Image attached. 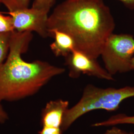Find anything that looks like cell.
Wrapping results in <instances>:
<instances>
[{
  "mask_svg": "<svg viewBox=\"0 0 134 134\" xmlns=\"http://www.w3.org/2000/svg\"><path fill=\"white\" fill-rule=\"evenodd\" d=\"M115 27L103 0H66L54 9L47 21L50 34L54 30L66 33L74 40L76 49L96 59Z\"/></svg>",
  "mask_w": 134,
  "mask_h": 134,
  "instance_id": "cell-1",
  "label": "cell"
},
{
  "mask_svg": "<svg viewBox=\"0 0 134 134\" xmlns=\"http://www.w3.org/2000/svg\"><path fill=\"white\" fill-rule=\"evenodd\" d=\"M33 38L31 32L12 33L10 51L0 67V102L19 100L38 92L54 77L65 69L40 60L29 62L25 53Z\"/></svg>",
  "mask_w": 134,
  "mask_h": 134,
  "instance_id": "cell-2",
  "label": "cell"
},
{
  "mask_svg": "<svg viewBox=\"0 0 134 134\" xmlns=\"http://www.w3.org/2000/svg\"><path fill=\"white\" fill-rule=\"evenodd\" d=\"M133 97L134 86L102 88L88 85L85 87L80 100L66 111L63 119V131H66L76 120L87 113L96 110L115 111L123 101Z\"/></svg>",
  "mask_w": 134,
  "mask_h": 134,
  "instance_id": "cell-3",
  "label": "cell"
},
{
  "mask_svg": "<svg viewBox=\"0 0 134 134\" xmlns=\"http://www.w3.org/2000/svg\"><path fill=\"white\" fill-rule=\"evenodd\" d=\"M100 56L105 69L112 76L132 71L134 36L129 34H111L106 41Z\"/></svg>",
  "mask_w": 134,
  "mask_h": 134,
  "instance_id": "cell-4",
  "label": "cell"
},
{
  "mask_svg": "<svg viewBox=\"0 0 134 134\" xmlns=\"http://www.w3.org/2000/svg\"><path fill=\"white\" fill-rule=\"evenodd\" d=\"M48 13L32 7L9 12L15 31H34L44 38L51 37L47 27Z\"/></svg>",
  "mask_w": 134,
  "mask_h": 134,
  "instance_id": "cell-5",
  "label": "cell"
},
{
  "mask_svg": "<svg viewBox=\"0 0 134 134\" xmlns=\"http://www.w3.org/2000/svg\"><path fill=\"white\" fill-rule=\"evenodd\" d=\"M65 59L69 69V76L72 79L86 75L102 80H114L113 76L101 67L96 59L77 49H75Z\"/></svg>",
  "mask_w": 134,
  "mask_h": 134,
  "instance_id": "cell-6",
  "label": "cell"
},
{
  "mask_svg": "<svg viewBox=\"0 0 134 134\" xmlns=\"http://www.w3.org/2000/svg\"><path fill=\"white\" fill-rule=\"evenodd\" d=\"M69 108L68 101L59 99L48 102L41 111L42 128L37 134H63V119Z\"/></svg>",
  "mask_w": 134,
  "mask_h": 134,
  "instance_id": "cell-7",
  "label": "cell"
},
{
  "mask_svg": "<svg viewBox=\"0 0 134 134\" xmlns=\"http://www.w3.org/2000/svg\"><path fill=\"white\" fill-rule=\"evenodd\" d=\"M51 35L54 41L50 44V47L56 56L66 58L76 49L74 41L69 34L54 30L51 32Z\"/></svg>",
  "mask_w": 134,
  "mask_h": 134,
  "instance_id": "cell-8",
  "label": "cell"
},
{
  "mask_svg": "<svg viewBox=\"0 0 134 134\" xmlns=\"http://www.w3.org/2000/svg\"><path fill=\"white\" fill-rule=\"evenodd\" d=\"M134 125V115L128 116L125 114H118L110 117L108 119L96 122L92 125L93 127L114 126L117 125Z\"/></svg>",
  "mask_w": 134,
  "mask_h": 134,
  "instance_id": "cell-9",
  "label": "cell"
},
{
  "mask_svg": "<svg viewBox=\"0 0 134 134\" xmlns=\"http://www.w3.org/2000/svg\"><path fill=\"white\" fill-rule=\"evenodd\" d=\"M12 32H0V67L5 62L9 53Z\"/></svg>",
  "mask_w": 134,
  "mask_h": 134,
  "instance_id": "cell-10",
  "label": "cell"
},
{
  "mask_svg": "<svg viewBox=\"0 0 134 134\" xmlns=\"http://www.w3.org/2000/svg\"><path fill=\"white\" fill-rule=\"evenodd\" d=\"M0 3L12 12L29 8L30 0H0Z\"/></svg>",
  "mask_w": 134,
  "mask_h": 134,
  "instance_id": "cell-11",
  "label": "cell"
},
{
  "mask_svg": "<svg viewBox=\"0 0 134 134\" xmlns=\"http://www.w3.org/2000/svg\"><path fill=\"white\" fill-rule=\"evenodd\" d=\"M14 30L11 16L0 13V32H12Z\"/></svg>",
  "mask_w": 134,
  "mask_h": 134,
  "instance_id": "cell-12",
  "label": "cell"
},
{
  "mask_svg": "<svg viewBox=\"0 0 134 134\" xmlns=\"http://www.w3.org/2000/svg\"><path fill=\"white\" fill-rule=\"evenodd\" d=\"M56 0H34L32 8L49 13Z\"/></svg>",
  "mask_w": 134,
  "mask_h": 134,
  "instance_id": "cell-13",
  "label": "cell"
},
{
  "mask_svg": "<svg viewBox=\"0 0 134 134\" xmlns=\"http://www.w3.org/2000/svg\"><path fill=\"white\" fill-rule=\"evenodd\" d=\"M1 103L2 102H0V123L4 124L8 120L9 117Z\"/></svg>",
  "mask_w": 134,
  "mask_h": 134,
  "instance_id": "cell-14",
  "label": "cell"
},
{
  "mask_svg": "<svg viewBox=\"0 0 134 134\" xmlns=\"http://www.w3.org/2000/svg\"><path fill=\"white\" fill-rule=\"evenodd\" d=\"M130 10H134V0H118Z\"/></svg>",
  "mask_w": 134,
  "mask_h": 134,
  "instance_id": "cell-15",
  "label": "cell"
},
{
  "mask_svg": "<svg viewBox=\"0 0 134 134\" xmlns=\"http://www.w3.org/2000/svg\"><path fill=\"white\" fill-rule=\"evenodd\" d=\"M120 129L118 127L112 126V127L110 129L107 130L103 134H118Z\"/></svg>",
  "mask_w": 134,
  "mask_h": 134,
  "instance_id": "cell-16",
  "label": "cell"
},
{
  "mask_svg": "<svg viewBox=\"0 0 134 134\" xmlns=\"http://www.w3.org/2000/svg\"><path fill=\"white\" fill-rule=\"evenodd\" d=\"M118 134H134L132 132H128L126 131L120 129V131L118 133Z\"/></svg>",
  "mask_w": 134,
  "mask_h": 134,
  "instance_id": "cell-17",
  "label": "cell"
},
{
  "mask_svg": "<svg viewBox=\"0 0 134 134\" xmlns=\"http://www.w3.org/2000/svg\"><path fill=\"white\" fill-rule=\"evenodd\" d=\"M131 69L132 70H134V56L132 59V63H131Z\"/></svg>",
  "mask_w": 134,
  "mask_h": 134,
  "instance_id": "cell-18",
  "label": "cell"
},
{
  "mask_svg": "<svg viewBox=\"0 0 134 134\" xmlns=\"http://www.w3.org/2000/svg\"><path fill=\"white\" fill-rule=\"evenodd\" d=\"M1 5V3H0V5Z\"/></svg>",
  "mask_w": 134,
  "mask_h": 134,
  "instance_id": "cell-19",
  "label": "cell"
}]
</instances>
